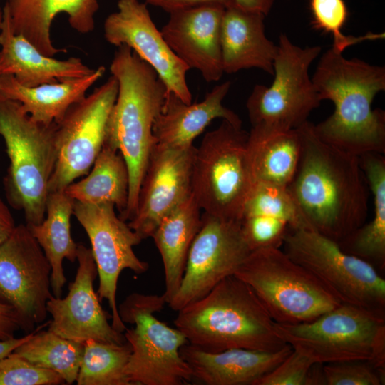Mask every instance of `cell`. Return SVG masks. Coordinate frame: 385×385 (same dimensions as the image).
Masks as SVG:
<instances>
[{"mask_svg": "<svg viewBox=\"0 0 385 385\" xmlns=\"http://www.w3.org/2000/svg\"><path fill=\"white\" fill-rule=\"evenodd\" d=\"M48 322L11 354L30 364L58 374L66 384L76 381L83 351V343L63 338L51 330H43Z\"/></svg>", "mask_w": 385, "mask_h": 385, "instance_id": "31", "label": "cell"}, {"mask_svg": "<svg viewBox=\"0 0 385 385\" xmlns=\"http://www.w3.org/2000/svg\"><path fill=\"white\" fill-rule=\"evenodd\" d=\"M177 312L175 328L188 344L207 351L241 348L273 352L287 344L254 291L235 275Z\"/></svg>", "mask_w": 385, "mask_h": 385, "instance_id": "4", "label": "cell"}, {"mask_svg": "<svg viewBox=\"0 0 385 385\" xmlns=\"http://www.w3.org/2000/svg\"><path fill=\"white\" fill-rule=\"evenodd\" d=\"M56 123L34 121L19 102L0 95V135L9 158L4 189L9 204L24 212L27 226L45 218L56 160Z\"/></svg>", "mask_w": 385, "mask_h": 385, "instance_id": "5", "label": "cell"}, {"mask_svg": "<svg viewBox=\"0 0 385 385\" xmlns=\"http://www.w3.org/2000/svg\"><path fill=\"white\" fill-rule=\"evenodd\" d=\"M78 268L74 280L69 284L66 297L52 296L47 302V312L52 319L48 329L55 334L78 342L88 339L124 344L123 333L108 322L93 282L98 275L91 248L78 244Z\"/></svg>", "mask_w": 385, "mask_h": 385, "instance_id": "18", "label": "cell"}, {"mask_svg": "<svg viewBox=\"0 0 385 385\" xmlns=\"http://www.w3.org/2000/svg\"><path fill=\"white\" fill-rule=\"evenodd\" d=\"M118 11L107 16L104 37L117 47L125 44L150 65L173 93L185 103H192L186 81L189 67L171 50L151 19L147 4L139 0H118Z\"/></svg>", "mask_w": 385, "mask_h": 385, "instance_id": "16", "label": "cell"}, {"mask_svg": "<svg viewBox=\"0 0 385 385\" xmlns=\"http://www.w3.org/2000/svg\"><path fill=\"white\" fill-rule=\"evenodd\" d=\"M231 83L215 86L199 103H185L173 93H166L164 104L153 125L155 143L170 148L193 145L194 140L216 118L242 127L240 117L222 104Z\"/></svg>", "mask_w": 385, "mask_h": 385, "instance_id": "22", "label": "cell"}, {"mask_svg": "<svg viewBox=\"0 0 385 385\" xmlns=\"http://www.w3.org/2000/svg\"><path fill=\"white\" fill-rule=\"evenodd\" d=\"M75 200L63 190L49 192L44 220L38 225L27 226L42 248L51 266V284L53 295L61 297L66 282L63 261L76 260L78 244L71 233V217Z\"/></svg>", "mask_w": 385, "mask_h": 385, "instance_id": "28", "label": "cell"}, {"mask_svg": "<svg viewBox=\"0 0 385 385\" xmlns=\"http://www.w3.org/2000/svg\"><path fill=\"white\" fill-rule=\"evenodd\" d=\"M118 91V81L111 75L91 93L73 104L56 123V160L48 193L63 190L76 178L88 173L103 148Z\"/></svg>", "mask_w": 385, "mask_h": 385, "instance_id": "12", "label": "cell"}, {"mask_svg": "<svg viewBox=\"0 0 385 385\" xmlns=\"http://www.w3.org/2000/svg\"><path fill=\"white\" fill-rule=\"evenodd\" d=\"M201 210L191 194L161 220L151 236L163 265V295L167 304L180 286L190 246L200 227Z\"/></svg>", "mask_w": 385, "mask_h": 385, "instance_id": "26", "label": "cell"}, {"mask_svg": "<svg viewBox=\"0 0 385 385\" xmlns=\"http://www.w3.org/2000/svg\"><path fill=\"white\" fill-rule=\"evenodd\" d=\"M248 133L222 120L196 151L191 194L205 213L240 220L255 185L247 151Z\"/></svg>", "mask_w": 385, "mask_h": 385, "instance_id": "8", "label": "cell"}, {"mask_svg": "<svg viewBox=\"0 0 385 385\" xmlns=\"http://www.w3.org/2000/svg\"><path fill=\"white\" fill-rule=\"evenodd\" d=\"M130 353L128 342L86 341L76 382L78 385H131L125 373Z\"/></svg>", "mask_w": 385, "mask_h": 385, "instance_id": "32", "label": "cell"}, {"mask_svg": "<svg viewBox=\"0 0 385 385\" xmlns=\"http://www.w3.org/2000/svg\"><path fill=\"white\" fill-rule=\"evenodd\" d=\"M314 363L292 349L274 369L260 377L255 385H307L308 375Z\"/></svg>", "mask_w": 385, "mask_h": 385, "instance_id": "38", "label": "cell"}, {"mask_svg": "<svg viewBox=\"0 0 385 385\" xmlns=\"http://www.w3.org/2000/svg\"><path fill=\"white\" fill-rule=\"evenodd\" d=\"M312 81L321 101L334 103V113L314 129L323 140L360 156L385 153V112L372 108L385 90V67L347 59L332 48L320 58Z\"/></svg>", "mask_w": 385, "mask_h": 385, "instance_id": "2", "label": "cell"}, {"mask_svg": "<svg viewBox=\"0 0 385 385\" xmlns=\"http://www.w3.org/2000/svg\"><path fill=\"white\" fill-rule=\"evenodd\" d=\"M327 385H381L385 374L367 361H345L323 365Z\"/></svg>", "mask_w": 385, "mask_h": 385, "instance_id": "37", "label": "cell"}, {"mask_svg": "<svg viewBox=\"0 0 385 385\" xmlns=\"http://www.w3.org/2000/svg\"><path fill=\"white\" fill-rule=\"evenodd\" d=\"M93 71L79 58L61 61L41 53L23 36L14 33L4 5L0 33V76H12L20 84L35 87L82 78Z\"/></svg>", "mask_w": 385, "mask_h": 385, "instance_id": "21", "label": "cell"}, {"mask_svg": "<svg viewBox=\"0 0 385 385\" xmlns=\"http://www.w3.org/2000/svg\"><path fill=\"white\" fill-rule=\"evenodd\" d=\"M3 21V9L0 8V33H1V26Z\"/></svg>", "mask_w": 385, "mask_h": 385, "instance_id": "44", "label": "cell"}, {"mask_svg": "<svg viewBox=\"0 0 385 385\" xmlns=\"http://www.w3.org/2000/svg\"><path fill=\"white\" fill-rule=\"evenodd\" d=\"M100 0H6L11 22L16 34L21 35L41 53L53 57L64 48L53 46L51 28L56 17L68 16L70 26L81 34L95 28V16Z\"/></svg>", "mask_w": 385, "mask_h": 385, "instance_id": "23", "label": "cell"}, {"mask_svg": "<svg viewBox=\"0 0 385 385\" xmlns=\"http://www.w3.org/2000/svg\"><path fill=\"white\" fill-rule=\"evenodd\" d=\"M359 160L373 195L374 216L338 245L381 272L385 268V157L368 153L360 155Z\"/></svg>", "mask_w": 385, "mask_h": 385, "instance_id": "27", "label": "cell"}, {"mask_svg": "<svg viewBox=\"0 0 385 385\" xmlns=\"http://www.w3.org/2000/svg\"><path fill=\"white\" fill-rule=\"evenodd\" d=\"M165 304L163 294L133 293L118 307L121 320L135 325L124 332L131 348L125 369L131 385H183L192 381L180 353L188 343L185 337L155 316Z\"/></svg>", "mask_w": 385, "mask_h": 385, "instance_id": "9", "label": "cell"}, {"mask_svg": "<svg viewBox=\"0 0 385 385\" xmlns=\"http://www.w3.org/2000/svg\"><path fill=\"white\" fill-rule=\"evenodd\" d=\"M16 227L10 210L0 198V245L11 235Z\"/></svg>", "mask_w": 385, "mask_h": 385, "instance_id": "41", "label": "cell"}, {"mask_svg": "<svg viewBox=\"0 0 385 385\" xmlns=\"http://www.w3.org/2000/svg\"><path fill=\"white\" fill-rule=\"evenodd\" d=\"M292 349L287 344L273 352L241 348L210 352L187 343L180 353L191 370L192 381L205 385H255Z\"/></svg>", "mask_w": 385, "mask_h": 385, "instance_id": "20", "label": "cell"}, {"mask_svg": "<svg viewBox=\"0 0 385 385\" xmlns=\"http://www.w3.org/2000/svg\"><path fill=\"white\" fill-rule=\"evenodd\" d=\"M279 324L312 321L342 302L280 248L252 251L235 272Z\"/></svg>", "mask_w": 385, "mask_h": 385, "instance_id": "7", "label": "cell"}, {"mask_svg": "<svg viewBox=\"0 0 385 385\" xmlns=\"http://www.w3.org/2000/svg\"><path fill=\"white\" fill-rule=\"evenodd\" d=\"M274 329L314 363L367 361L385 374V315L341 303L310 322H274Z\"/></svg>", "mask_w": 385, "mask_h": 385, "instance_id": "6", "label": "cell"}, {"mask_svg": "<svg viewBox=\"0 0 385 385\" xmlns=\"http://www.w3.org/2000/svg\"><path fill=\"white\" fill-rule=\"evenodd\" d=\"M196 147L153 146L139 190L135 216L128 223L143 240L161 220L191 195Z\"/></svg>", "mask_w": 385, "mask_h": 385, "instance_id": "17", "label": "cell"}, {"mask_svg": "<svg viewBox=\"0 0 385 385\" xmlns=\"http://www.w3.org/2000/svg\"><path fill=\"white\" fill-rule=\"evenodd\" d=\"M282 246L342 303L385 315V280L372 265L311 228H289Z\"/></svg>", "mask_w": 385, "mask_h": 385, "instance_id": "11", "label": "cell"}, {"mask_svg": "<svg viewBox=\"0 0 385 385\" xmlns=\"http://www.w3.org/2000/svg\"><path fill=\"white\" fill-rule=\"evenodd\" d=\"M235 4L247 11H257L267 15L274 0H233Z\"/></svg>", "mask_w": 385, "mask_h": 385, "instance_id": "42", "label": "cell"}, {"mask_svg": "<svg viewBox=\"0 0 385 385\" xmlns=\"http://www.w3.org/2000/svg\"><path fill=\"white\" fill-rule=\"evenodd\" d=\"M87 175L63 191L77 202L113 204L119 215L123 214L128 205L129 173L121 153L103 145Z\"/></svg>", "mask_w": 385, "mask_h": 385, "instance_id": "30", "label": "cell"}, {"mask_svg": "<svg viewBox=\"0 0 385 385\" xmlns=\"http://www.w3.org/2000/svg\"><path fill=\"white\" fill-rule=\"evenodd\" d=\"M321 51V46L302 48L286 34L279 36L272 85H256L247 101L252 128L282 132L296 129L308 120L322 101L309 76V68Z\"/></svg>", "mask_w": 385, "mask_h": 385, "instance_id": "10", "label": "cell"}, {"mask_svg": "<svg viewBox=\"0 0 385 385\" xmlns=\"http://www.w3.org/2000/svg\"><path fill=\"white\" fill-rule=\"evenodd\" d=\"M73 215L86 231L91 245L99 279L98 296L107 300L111 310V325L119 332L127 327L121 320L116 301L121 272L128 269L137 274L145 273L148 262L138 257L133 247L142 240L125 221L118 216L111 203L88 204L75 201Z\"/></svg>", "mask_w": 385, "mask_h": 385, "instance_id": "13", "label": "cell"}, {"mask_svg": "<svg viewBox=\"0 0 385 385\" xmlns=\"http://www.w3.org/2000/svg\"><path fill=\"white\" fill-rule=\"evenodd\" d=\"M245 215L277 217L290 229L310 228L287 187L276 184L256 182L242 210V216Z\"/></svg>", "mask_w": 385, "mask_h": 385, "instance_id": "33", "label": "cell"}, {"mask_svg": "<svg viewBox=\"0 0 385 385\" xmlns=\"http://www.w3.org/2000/svg\"><path fill=\"white\" fill-rule=\"evenodd\" d=\"M312 24L314 29L332 34V48L337 52L364 41L384 38V34L368 33L360 36H346L342 32L348 18V9L344 0H310Z\"/></svg>", "mask_w": 385, "mask_h": 385, "instance_id": "34", "label": "cell"}, {"mask_svg": "<svg viewBox=\"0 0 385 385\" xmlns=\"http://www.w3.org/2000/svg\"><path fill=\"white\" fill-rule=\"evenodd\" d=\"M146 4L159 7L170 13L204 4H218L225 8L235 4L233 0H145Z\"/></svg>", "mask_w": 385, "mask_h": 385, "instance_id": "39", "label": "cell"}, {"mask_svg": "<svg viewBox=\"0 0 385 385\" xmlns=\"http://www.w3.org/2000/svg\"><path fill=\"white\" fill-rule=\"evenodd\" d=\"M264 18L260 12L244 10L235 4L225 8L220 27L223 72L257 68L274 74L277 45L265 36Z\"/></svg>", "mask_w": 385, "mask_h": 385, "instance_id": "24", "label": "cell"}, {"mask_svg": "<svg viewBox=\"0 0 385 385\" xmlns=\"http://www.w3.org/2000/svg\"><path fill=\"white\" fill-rule=\"evenodd\" d=\"M250 252L240 220L204 212L180 286L168 306L178 311L204 297L223 279L234 275Z\"/></svg>", "mask_w": 385, "mask_h": 385, "instance_id": "15", "label": "cell"}, {"mask_svg": "<svg viewBox=\"0 0 385 385\" xmlns=\"http://www.w3.org/2000/svg\"><path fill=\"white\" fill-rule=\"evenodd\" d=\"M41 327L38 325L36 330L26 334L25 336L10 339L0 340V360L9 355L16 347L30 339L32 335Z\"/></svg>", "mask_w": 385, "mask_h": 385, "instance_id": "43", "label": "cell"}, {"mask_svg": "<svg viewBox=\"0 0 385 385\" xmlns=\"http://www.w3.org/2000/svg\"><path fill=\"white\" fill-rule=\"evenodd\" d=\"M51 266L26 225H17L0 245V302L13 308L26 334L47 317L53 296Z\"/></svg>", "mask_w": 385, "mask_h": 385, "instance_id": "14", "label": "cell"}, {"mask_svg": "<svg viewBox=\"0 0 385 385\" xmlns=\"http://www.w3.org/2000/svg\"><path fill=\"white\" fill-rule=\"evenodd\" d=\"M64 384V380L56 372L36 366L12 354L0 360V385Z\"/></svg>", "mask_w": 385, "mask_h": 385, "instance_id": "36", "label": "cell"}, {"mask_svg": "<svg viewBox=\"0 0 385 385\" xmlns=\"http://www.w3.org/2000/svg\"><path fill=\"white\" fill-rule=\"evenodd\" d=\"M243 237L251 252L262 248H280L289 229L281 219L262 215H245L240 219Z\"/></svg>", "mask_w": 385, "mask_h": 385, "instance_id": "35", "label": "cell"}, {"mask_svg": "<svg viewBox=\"0 0 385 385\" xmlns=\"http://www.w3.org/2000/svg\"><path fill=\"white\" fill-rule=\"evenodd\" d=\"M23 330L20 317L11 307L0 302V340L15 337V333Z\"/></svg>", "mask_w": 385, "mask_h": 385, "instance_id": "40", "label": "cell"}, {"mask_svg": "<svg viewBox=\"0 0 385 385\" xmlns=\"http://www.w3.org/2000/svg\"><path fill=\"white\" fill-rule=\"evenodd\" d=\"M99 66L90 75L35 87L20 84L12 76H0V95L19 102L36 122L58 123L68 108L86 96L87 90L105 73Z\"/></svg>", "mask_w": 385, "mask_h": 385, "instance_id": "25", "label": "cell"}, {"mask_svg": "<svg viewBox=\"0 0 385 385\" xmlns=\"http://www.w3.org/2000/svg\"><path fill=\"white\" fill-rule=\"evenodd\" d=\"M110 71L118 83L115 102L106 128L104 145L119 151L129 173L125 210L119 217L135 216L139 190L151 149L155 143L153 125L162 110L167 89L155 71L125 44L118 47Z\"/></svg>", "mask_w": 385, "mask_h": 385, "instance_id": "3", "label": "cell"}, {"mask_svg": "<svg viewBox=\"0 0 385 385\" xmlns=\"http://www.w3.org/2000/svg\"><path fill=\"white\" fill-rule=\"evenodd\" d=\"M225 7L209 4L170 13L160 32L171 50L207 82L223 74L220 27Z\"/></svg>", "mask_w": 385, "mask_h": 385, "instance_id": "19", "label": "cell"}, {"mask_svg": "<svg viewBox=\"0 0 385 385\" xmlns=\"http://www.w3.org/2000/svg\"><path fill=\"white\" fill-rule=\"evenodd\" d=\"M247 151L255 183L287 187L299 161L300 137L297 128L267 133L252 128L248 133Z\"/></svg>", "mask_w": 385, "mask_h": 385, "instance_id": "29", "label": "cell"}, {"mask_svg": "<svg viewBox=\"0 0 385 385\" xmlns=\"http://www.w3.org/2000/svg\"><path fill=\"white\" fill-rule=\"evenodd\" d=\"M297 130L301 154L287 188L309 227L339 242L368 215L369 189L359 157L321 139L308 120Z\"/></svg>", "mask_w": 385, "mask_h": 385, "instance_id": "1", "label": "cell"}]
</instances>
